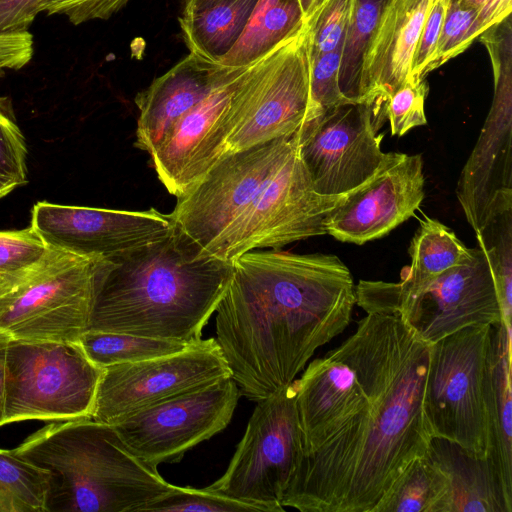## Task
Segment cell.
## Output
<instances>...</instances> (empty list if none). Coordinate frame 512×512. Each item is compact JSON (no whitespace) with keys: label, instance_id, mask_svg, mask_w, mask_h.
I'll return each mask as SVG.
<instances>
[{"label":"cell","instance_id":"obj_10","mask_svg":"<svg viewBox=\"0 0 512 512\" xmlns=\"http://www.w3.org/2000/svg\"><path fill=\"white\" fill-rule=\"evenodd\" d=\"M303 456L292 382L257 402L226 471L205 488L261 512H283L282 499Z\"/></svg>","mask_w":512,"mask_h":512},{"label":"cell","instance_id":"obj_46","mask_svg":"<svg viewBox=\"0 0 512 512\" xmlns=\"http://www.w3.org/2000/svg\"><path fill=\"white\" fill-rule=\"evenodd\" d=\"M303 18H307L324 0H296Z\"/></svg>","mask_w":512,"mask_h":512},{"label":"cell","instance_id":"obj_16","mask_svg":"<svg viewBox=\"0 0 512 512\" xmlns=\"http://www.w3.org/2000/svg\"><path fill=\"white\" fill-rule=\"evenodd\" d=\"M30 225L52 247L115 263L168 238L169 214L36 202Z\"/></svg>","mask_w":512,"mask_h":512},{"label":"cell","instance_id":"obj_12","mask_svg":"<svg viewBox=\"0 0 512 512\" xmlns=\"http://www.w3.org/2000/svg\"><path fill=\"white\" fill-rule=\"evenodd\" d=\"M343 196H325L315 191L299 156L297 139L282 165L209 256L232 263L255 249H278L325 235L324 220Z\"/></svg>","mask_w":512,"mask_h":512},{"label":"cell","instance_id":"obj_5","mask_svg":"<svg viewBox=\"0 0 512 512\" xmlns=\"http://www.w3.org/2000/svg\"><path fill=\"white\" fill-rule=\"evenodd\" d=\"M106 262L50 246L36 266L0 286V331L18 341L78 342Z\"/></svg>","mask_w":512,"mask_h":512},{"label":"cell","instance_id":"obj_13","mask_svg":"<svg viewBox=\"0 0 512 512\" xmlns=\"http://www.w3.org/2000/svg\"><path fill=\"white\" fill-rule=\"evenodd\" d=\"M240 390L226 377L142 409L112 425L127 448L157 467L177 463L230 423Z\"/></svg>","mask_w":512,"mask_h":512},{"label":"cell","instance_id":"obj_37","mask_svg":"<svg viewBox=\"0 0 512 512\" xmlns=\"http://www.w3.org/2000/svg\"><path fill=\"white\" fill-rule=\"evenodd\" d=\"M425 80L407 83L395 90L384 103L383 115L389 121L391 135L403 136L414 127L426 125Z\"/></svg>","mask_w":512,"mask_h":512},{"label":"cell","instance_id":"obj_42","mask_svg":"<svg viewBox=\"0 0 512 512\" xmlns=\"http://www.w3.org/2000/svg\"><path fill=\"white\" fill-rule=\"evenodd\" d=\"M33 56V36L28 31L0 34V77L6 70H18Z\"/></svg>","mask_w":512,"mask_h":512},{"label":"cell","instance_id":"obj_22","mask_svg":"<svg viewBox=\"0 0 512 512\" xmlns=\"http://www.w3.org/2000/svg\"><path fill=\"white\" fill-rule=\"evenodd\" d=\"M427 453L447 478L445 512H512L489 457L473 456L438 437H431Z\"/></svg>","mask_w":512,"mask_h":512},{"label":"cell","instance_id":"obj_30","mask_svg":"<svg viewBox=\"0 0 512 512\" xmlns=\"http://www.w3.org/2000/svg\"><path fill=\"white\" fill-rule=\"evenodd\" d=\"M476 239L489 264L502 323L512 327V211L494 217L476 232Z\"/></svg>","mask_w":512,"mask_h":512},{"label":"cell","instance_id":"obj_45","mask_svg":"<svg viewBox=\"0 0 512 512\" xmlns=\"http://www.w3.org/2000/svg\"><path fill=\"white\" fill-rule=\"evenodd\" d=\"M222 0H180V16L189 15Z\"/></svg>","mask_w":512,"mask_h":512},{"label":"cell","instance_id":"obj_47","mask_svg":"<svg viewBox=\"0 0 512 512\" xmlns=\"http://www.w3.org/2000/svg\"><path fill=\"white\" fill-rule=\"evenodd\" d=\"M20 187L15 181L0 174V199Z\"/></svg>","mask_w":512,"mask_h":512},{"label":"cell","instance_id":"obj_7","mask_svg":"<svg viewBox=\"0 0 512 512\" xmlns=\"http://www.w3.org/2000/svg\"><path fill=\"white\" fill-rule=\"evenodd\" d=\"M492 325L466 326L430 344L424 414L431 437L489 456L486 388Z\"/></svg>","mask_w":512,"mask_h":512},{"label":"cell","instance_id":"obj_35","mask_svg":"<svg viewBox=\"0 0 512 512\" xmlns=\"http://www.w3.org/2000/svg\"><path fill=\"white\" fill-rule=\"evenodd\" d=\"M147 512H261L257 506L192 487H179L146 508Z\"/></svg>","mask_w":512,"mask_h":512},{"label":"cell","instance_id":"obj_39","mask_svg":"<svg viewBox=\"0 0 512 512\" xmlns=\"http://www.w3.org/2000/svg\"><path fill=\"white\" fill-rule=\"evenodd\" d=\"M451 0H432L423 23L412 61L414 82L425 79L430 72L442 25Z\"/></svg>","mask_w":512,"mask_h":512},{"label":"cell","instance_id":"obj_29","mask_svg":"<svg viewBox=\"0 0 512 512\" xmlns=\"http://www.w3.org/2000/svg\"><path fill=\"white\" fill-rule=\"evenodd\" d=\"M87 358L100 368L179 352L189 344L125 333L86 330L78 340Z\"/></svg>","mask_w":512,"mask_h":512},{"label":"cell","instance_id":"obj_34","mask_svg":"<svg viewBox=\"0 0 512 512\" xmlns=\"http://www.w3.org/2000/svg\"><path fill=\"white\" fill-rule=\"evenodd\" d=\"M354 0H324L307 18L310 56H318L344 43Z\"/></svg>","mask_w":512,"mask_h":512},{"label":"cell","instance_id":"obj_4","mask_svg":"<svg viewBox=\"0 0 512 512\" xmlns=\"http://www.w3.org/2000/svg\"><path fill=\"white\" fill-rule=\"evenodd\" d=\"M13 451L49 471L46 512H144L178 488L92 418L50 423Z\"/></svg>","mask_w":512,"mask_h":512},{"label":"cell","instance_id":"obj_38","mask_svg":"<svg viewBox=\"0 0 512 512\" xmlns=\"http://www.w3.org/2000/svg\"><path fill=\"white\" fill-rule=\"evenodd\" d=\"M342 50L343 44L330 52L310 56L311 94L322 112L343 103L353 102L343 95L339 85Z\"/></svg>","mask_w":512,"mask_h":512},{"label":"cell","instance_id":"obj_11","mask_svg":"<svg viewBox=\"0 0 512 512\" xmlns=\"http://www.w3.org/2000/svg\"><path fill=\"white\" fill-rule=\"evenodd\" d=\"M297 131L219 159L176 197L174 230L209 256L295 147Z\"/></svg>","mask_w":512,"mask_h":512},{"label":"cell","instance_id":"obj_18","mask_svg":"<svg viewBox=\"0 0 512 512\" xmlns=\"http://www.w3.org/2000/svg\"><path fill=\"white\" fill-rule=\"evenodd\" d=\"M248 65L231 67L150 154L158 179L170 194H183L221 159L236 124L240 85Z\"/></svg>","mask_w":512,"mask_h":512},{"label":"cell","instance_id":"obj_44","mask_svg":"<svg viewBox=\"0 0 512 512\" xmlns=\"http://www.w3.org/2000/svg\"><path fill=\"white\" fill-rule=\"evenodd\" d=\"M10 341V337L0 331V427L2 426V419L4 414L6 356Z\"/></svg>","mask_w":512,"mask_h":512},{"label":"cell","instance_id":"obj_28","mask_svg":"<svg viewBox=\"0 0 512 512\" xmlns=\"http://www.w3.org/2000/svg\"><path fill=\"white\" fill-rule=\"evenodd\" d=\"M50 473L0 449V512H46Z\"/></svg>","mask_w":512,"mask_h":512},{"label":"cell","instance_id":"obj_26","mask_svg":"<svg viewBox=\"0 0 512 512\" xmlns=\"http://www.w3.org/2000/svg\"><path fill=\"white\" fill-rule=\"evenodd\" d=\"M408 252L411 264L402 270L400 282L415 285L459 265L469 256L471 248L466 247L449 227L424 216Z\"/></svg>","mask_w":512,"mask_h":512},{"label":"cell","instance_id":"obj_3","mask_svg":"<svg viewBox=\"0 0 512 512\" xmlns=\"http://www.w3.org/2000/svg\"><path fill=\"white\" fill-rule=\"evenodd\" d=\"M231 274V263L201 255L174 230L161 242L103 265L87 330L197 342Z\"/></svg>","mask_w":512,"mask_h":512},{"label":"cell","instance_id":"obj_23","mask_svg":"<svg viewBox=\"0 0 512 512\" xmlns=\"http://www.w3.org/2000/svg\"><path fill=\"white\" fill-rule=\"evenodd\" d=\"M512 327L492 325L486 404L489 425V458L504 493L512 502Z\"/></svg>","mask_w":512,"mask_h":512},{"label":"cell","instance_id":"obj_24","mask_svg":"<svg viewBox=\"0 0 512 512\" xmlns=\"http://www.w3.org/2000/svg\"><path fill=\"white\" fill-rule=\"evenodd\" d=\"M258 0H222L180 16L181 34L189 52L219 63L234 46Z\"/></svg>","mask_w":512,"mask_h":512},{"label":"cell","instance_id":"obj_8","mask_svg":"<svg viewBox=\"0 0 512 512\" xmlns=\"http://www.w3.org/2000/svg\"><path fill=\"white\" fill-rule=\"evenodd\" d=\"M310 72L309 29L302 18L248 65L240 87L238 122L222 157L291 135L321 114L312 98Z\"/></svg>","mask_w":512,"mask_h":512},{"label":"cell","instance_id":"obj_41","mask_svg":"<svg viewBox=\"0 0 512 512\" xmlns=\"http://www.w3.org/2000/svg\"><path fill=\"white\" fill-rule=\"evenodd\" d=\"M46 0H0V34L27 31Z\"/></svg>","mask_w":512,"mask_h":512},{"label":"cell","instance_id":"obj_40","mask_svg":"<svg viewBox=\"0 0 512 512\" xmlns=\"http://www.w3.org/2000/svg\"><path fill=\"white\" fill-rule=\"evenodd\" d=\"M130 0H46L41 12L61 15L73 25L94 20H107L124 8Z\"/></svg>","mask_w":512,"mask_h":512},{"label":"cell","instance_id":"obj_2","mask_svg":"<svg viewBox=\"0 0 512 512\" xmlns=\"http://www.w3.org/2000/svg\"><path fill=\"white\" fill-rule=\"evenodd\" d=\"M231 265L215 339L241 396L258 402L291 384L347 328L355 285L333 254L249 251Z\"/></svg>","mask_w":512,"mask_h":512},{"label":"cell","instance_id":"obj_9","mask_svg":"<svg viewBox=\"0 0 512 512\" xmlns=\"http://www.w3.org/2000/svg\"><path fill=\"white\" fill-rule=\"evenodd\" d=\"M102 371L78 342L11 340L2 426L92 418Z\"/></svg>","mask_w":512,"mask_h":512},{"label":"cell","instance_id":"obj_19","mask_svg":"<svg viewBox=\"0 0 512 512\" xmlns=\"http://www.w3.org/2000/svg\"><path fill=\"white\" fill-rule=\"evenodd\" d=\"M424 185L421 155L385 153L375 172L328 213L326 234L357 245L381 238L414 215Z\"/></svg>","mask_w":512,"mask_h":512},{"label":"cell","instance_id":"obj_17","mask_svg":"<svg viewBox=\"0 0 512 512\" xmlns=\"http://www.w3.org/2000/svg\"><path fill=\"white\" fill-rule=\"evenodd\" d=\"M490 58L492 105L456 186L457 199L475 233L497 215L512 211L511 52L495 50Z\"/></svg>","mask_w":512,"mask_h":512},{"label":"cell","instance_id":"obj_36","mask_svg":"<svg viewBox=\"0 0 512 512\" xmlns=\"http://www.w3.org/2000/svg\"><path fill=\"white\" fill-rule=\"evenodd\" d=\"M27 145L11 101L0 96V174L19 186L27 183Z\"/></svg>","mask_w":512,"mask_h":512},{"label":"cell","instance_id":"obj_20","mask_svg":"<svg viewBox=\"0 0 512 512\" xmlns=\"http://www.w3.org/2000/svg\"><path fill=\"white\" fill-rule=\"evenodd\" d=\"M432 0H386L363 53L355 102L383 106L399 87L412 83V61Z\"/></svg>","mask_w":512,"mask_h":512},{"label":"cell","instance_id":"obj_1","mask_svg":"<svg viewBox=\"0 0 512 512\" xmlns=\"http://www.w3.org/2000/svg\"><path fill=\"white\" fill-rule=\"evenodd\" d=\"M430 344L397 315L367 312L341 345L296 381L304 456L281 505L301 512H372L427 454Z\"/></svg>","mask_w":512,"mask_h":512},{"label":"cell","instance_id":"obj_15","mask_svg":"<svg viewBox=\"0 0 512 512\" xmlns=\"http://www.w3.org/2000/svg\"><path fill=\"white\" fill-rule=\"evenodd\" d=\"M376 117L372 105L347 102L298 129V153L317 193L344 195L375 172L385 154Z\"/></svg>","mask_w":512,"mask_h":512},{"label":"cell","instance_id":"obj_14","mask_svg":"<svg viewBox=\"0 0 512 512\" xmlns=\"http://www.w3.org/2000/svg\"><path fill=\"white\" fill-rule=\"evenodd\" d=\"M231 373L215 338L183 350L103 368L92 419L114 425L128 416Z\"/></svg>","mask_w":512,"mask_h":512},{"label":"cell","instance_id":"obj_43","mask_svg":"<svg viewBox=\"0 0 512 512\" xmlns=\"http://www.w3.org/2000/svg\"><path fill=\"white\" fill-rule=\"evenodd\" d=\"M474 8L490 29L510 17L512 0H462Z\"/></svg>","mask_w":512,"mask_h":512},{"label":"cell","instance_id":"obj_31","mask_svg":"<svg viewBox=\"0 0 512 512\" xmlns=\"http://www.w3.org/2000/svg\"><path fill=\"white\" fill-rule=\"evenodd\" d=\"M386 0H354L343 43L339 85L343 95L355 102L363 53L376 27Z\"/></svg>","mask_w":512,"mask_h":512},{"label":"cell","instance_id":"obj_27","mask_svg":"<svg viewBox=\"0 0 512 512\" xmlns=\"http://www.w3.org/2000/svg\"><path fill=\"white\" fill-rule=\"evenodd\" d=\"M448 482L428 453L416 459L372 512H445Z\"/></svg>","mask_w":512,"mask_h":512},{"label":"cell","instance_id":"obj_33","mask_svg":"<svg viewBox=\"0 0 512 512\" xmlns=\"http://www.w3.org/2000/svg\"><path fill=\"white\" fill-rule=\"evenodd\" d=\"M49 247L31 225L0 231V277L16 279L22 276L45 257Z\"/></svg>","mask_w":512,"mask_h":512},{"label":"cell","instance_id":"obj_6","mask_svg":"<svg viewBox=\"0 0 512 512\" xmlns=\"http://www.w3.org/2000/svg\"><path fill=\"white\" fill-rule=\"evenodd\" d=\"M355 294L366 313L397 315L428 344L469 325L502 322L489 264L479 246L462 263L426 282L361 280Z\"/></svg>","mask_w":512,"mask_h":512},{"label":"cell","instance_id":"obj_48","mask_svg":"<svg viewBox=\"0 0 512 512\" xmlns=\"http://www.w3.org/2000/svg\"><path fill=\"white\" fill-rule=\"evenodd\" d=\"M7 280H10V279H5V278H1L0 277V286L5 283Z\"/></svg>","mask_w":512,"mask_h":512},{"label":"cell","instance_id":"obj_21","mask_svg":"<svg viewBox=\"0 0 512 512\" xmlns=\"http://www.w3.org/2000/svg\"><path fill=\"white\" fill-rule=\"evenodd\" d=\"M231 67L189 52L135 97V146L151 154L173 125L196 105Z\"/></svg>","mask_w":512,"mask_h":512},{"label":"cell","instance_id":"obj_25","mask_svg":"<svg viewBox=\"0 0 512 512\" xmlns=\"http://www.w3.org/2000/svg\"><path fill=\"white\" fill-rule=\"evenodd\" d=\"M302 18L296 0H258L240 37L219 63L226 67L250 64L280 42Z\"/></svg>","mask_w":512,"mask_h":512},{"label":"cell","instance_id":"obj_32","mask_svg":"<svg viewBox=\"0 0 512 512\" xmlns=\"http://www.w3.org/2000/svg\"><path fill=\"white\" fill-rule=\"evenodd\" d=\"M489 28L479 13L462 2L451 0L439 36L430 72L463 53Z\"/></svg>","mask_w":512,"mask_h":512}]
</instances>
